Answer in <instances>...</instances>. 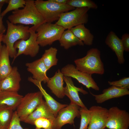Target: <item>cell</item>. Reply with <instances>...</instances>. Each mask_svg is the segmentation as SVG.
<instances>
[{
    "mask_svg": "<svg viewBox=\"0 0 129 129\" xmlns=\"http://www.w3.org/2000/svg\"><path fill=\"white\" fill-rule=\"evenodd\" d=\"M24 7L12 11L8 16V20L15 24L32 25L36 30L39 26L46 22L36 7L35 1L26 0Z\"/></svg>",
    "mask_w": 129,
    "mask_h": 129,
    "instance_id": "cell-1",
    "label": "cell"
},
{
    "mask_svg": "<svg viewBox=\"0 0 129 129\" xmlns=\"http://www.w3.org/2000/svg\"><path fill=\"white\" fill-rule=\"evenodd\" d=\"M100 55V52L98 49H90L85 56L74 60L76 68L81 72L91 75L103 74L105 70Z\"/></svg>",
    "mask_w": 129,
    "mask_h": 129,
    "instance_id": "cell-2",
    "label": "cell"
},
{
    "mask_svg": "<svg viewBox=\"0 0 129 129\" xmlns=\"http://www.w3.org/2000/svg\"><path fill=\"white\" fill-rule=\"evenodd\" d=\"M6 22L7 32L5 34H3L2 42L5 44L10 57L13 58L14 60L17 53L14 47V44L19 40H26L29 38L30 36L29 27L21 24H14L8 20H6Z\"/></svg>",
    "mask_w": 129,
    "mask_h": 129,
    "instance_id": "cell-3",
    "label": "cell"
},
{
    "mask_svg": "<svg viewBox=\"0 0 129 129\" xmlns=\"http://www.w3.org/2000/svg\"><path fill=\"white\" fill-rule=\"evenodd\" d=\"M36 7L42 15L46 22L52 23L59 19L60 15L75 9L67 4H61L51 0L35 1Z\"/></svg>",
    "mask_w": 129,
    "mask_h": 129,
    "instance_id": "cell-4",
    "label": "cell"
},
{
    "mask_svg": "<svg viewBox=\"0 0 129 129\" xmlns=\"http://www.w3.org/2000/svg\"><path fill=\"white\" fill-rule=\"evenodd\" d=\"M65 30L55 23L44 22L38 27L36 30L37 42L39 46L42 47L51 45L59 40Z\"/></svg>",
    "mask_w": 129,
    "mask_h": 129,
    "instance_id": "cell-5",
    "label": "cell"
},
{
    "mask_svg": "<svg viewBox=\"0 0 129 129\" xmlns=\"http://www.w3.org/2000/svg\"><path fill=\"white\" fill-rule=\"evenodd\" d=\"M88 8H77L61 14L55 23L65 30L70 29L78 25L86 23L88 20Z\"/></svg>",
    "mask_w": 129,
    "mask_h": 129,
    "instance_id": "cell-6",
    "label": "cell"
},
{
    "mask_svg": "<svg viewBox=\"0 0 129 129\" xmlns=\"http://www.w3.org/2000/svg\"><path fill=\"white\" fill-rule=\"evenodd\" d=\"M43 96L40 91L28 93L23 97L16 111L20 121H22L36 109L43 101Z\"/></svg>",
    "mask_w": 129,
    "mask_h": 129,
    "instance_id": "cell-7",
    "label": "cell"
},
{
    "mask_svg": "<svg viewBox=\"0 0 129 129\" xmlns=\"http://www.w3.org/2000/svg\"><path fill=\"white\" fill-rule=\"evenodd\" d=\"M30 36L26 40H20L14 44L15 48L18 50L13 62L19 56L23 54L29 55L31 57H35L39 52L40 46L37 41V34L36 30L32 27L29 28Z\"/></svg>",
    "mask_w": 129,
    "mask_h": 129,
    "instance_id": "cell-8",
    "label": "cell"
},
{
    "mask_svg": "<svg viewBox=\"0 0 129 129\" xmlns=\"http://www.w3.org/2000/svg\"><path fill=\"white\" fill-rule=\"evenodd\" d=\"M129 114L116 106L108 110L106 127L109 129H129Z\"/></svg>",
    "mask_w": 129,
    "mask_h": 129,
    "instance_id": "cell-9",
    "label": "cell"
},
{
    "mask_svg": "<svg viewBox=\"0 0 129 129\" xmlns=\"http://www.w3.org/2000/svg\"><path fill=\"white\" fill-rule=\"evenodd\" d=\"M80 108L78 105L70 102L69 105L60 110L53 122L51 129H61L66 124H73L75 118L80 116Z\"/></svg>",
    "mask_w": 129,
    "mask_h": 129,
    "instance_id": "cell-10",
    "label": "cell"
},
{
    "mask_svg": "<svg viewBox=\"0 0 129 129\" xmlns=\"http://www.w3.org/2000/svg\"><path fill=\"white\" fill-rule=\"evenodd\" d=\"M60 70L64 76L75 79L89 89L91 88L97 91L100 90L91 75L80 71L73 64H67L63 67Z\"/></svg>",
    "mask_w": 129,
    "mask_h": 129,
    "instance_id": "cell-11",
    "label": "cell"
},
{
    "mask_svg": "<svg viewBox=\"0 0 129 129\" xmlns=\"http://www.w3.org/2000/svg\"><path fill=\"white\" fill-rule=\"evenodd\" d=\"M89 109L91 118L87 129H105L108 110L101 106L95 105L92 106Z\"/></svg>",
    "mask_w": 129,
    "mask_h": 129,
    "instance_id": "cell-12",
    "label": "cell"
},
{
    "mask_svg": "<svg viewBox=\"0 0 129 129\" xmlns=\"http://www.w3.org/2000/svg\"><path fill=\"white\" fill-rule=\"evenodd\" d=\"M64 80L66 84V86L64 87V94L70 99V102L76 104L81 107L86 108L80 98L78 92H80L84 94H88V92L81 87L75 86L71 77L64 76Z\"/></svg>",
    "mask_w": 129,
    "mask_h": 129,
    "instance_id": "cell-13",
    "label": "cell"
},
{
    "mask_svg": "<svg viewBox=\"0 0 129 129\" xmlns=\"http://www.w3.org/2000/svg\"><path fill=\"white\" fill-rule=\"evenodd\" d=\"M25 65L27 71L32 74L33 78L41 82L47 83L49 78L47 75V70L41 57L27 63Z\"/></svg>",
    "mask_w": 129,
    "mask_h": 129,
    "instance_id": "cell-14",
    "label": "cell"
},
{
    "mask_svg": "<svg viewBox=\"0 0 129 129\" xmlns=\"http://www.w3.org/2000/svg\"><path fill=\"white\" fill-rule=\"evenodd\" d=\"M21 80L17 67H12L9 73L1 80V91L18 92L20 89Z\"/></svg>",
    "mask_w": 129,
    "mask_h": 129,
    "instance_id": "cell-15",
    "label": "cell"
},
{
    "mask_svg": "<svg viewBox=\"0 0 129 129\" xmlns=\"http://www.w3.org/2000/svg\"><path fill=\"white\" fill-rule=\"evenodd\" d=\"M41 118L49 119L52 123L55 118L46 102L44 100L32 113L22 121L34 125L35 120Z\"/></svg>",
    "mask_w": 129,
    "mask_h": 129,
    "instance_id": "cell-16",
    "label": "cell"
},
{
    "mask_svg": "<svg viewBox=\"0 0 129 129\" xmlns=\"http://www.w3.org/2000/svg\"><path fill=\"white\" fill-rule=\"evenodd\" d=\"M91 93L94 97L96 102L100 104L112 98L129 95V89L121 88L111 86L104 89L101 94L95 95L91 92Z\"/></svg>",
    "mask_w": 129,
    "mask_h": 129,
    "instance_id": "cell-17",
    "label": "cell"
},
{
    "mask_svg": "<svg viewBox=\"0 0 129 129\" xmlns=\"http://www.w3.org/2000/svg\"><path fill=\"white\" fill-rule=\"evenodd\" d=\"M105 42L115 53L118 63L120 64H123L125 61L124 55V50L121 39L114 32L111 31L108 35Z\"/></svg>",
    "mask_w": 129,
    "mask_h": 129,
    "instance_id": "cell-18",
    "label": "cell"
},
{
    "mask_svg": "<svg viewBox=\"0 0 129 129\" xmlns=\"http://www.w3.org/2000/svg\"><path fill=\"white\" fill-rule=\"evenodd\" d=\"M28 80L29 81L34 84L39 88L44 97L45 101L55 118L57 116L58 112L60 110L68 105L60 103L54 99L43 88L41 82L34 79L31 77H28Z\"/></svg>",
    "mask_w": 129,
    "mask_h": 129,
    "instance_id": "cell-19",
    "label": "cell"
},
{
    "mask_svg": "<svg viewBox=\"0 0 129 129\" xmlns=\"http://www.w3.org/2000/svg\"><path fill=\"white\" fill-rule=\"evenodd\" d=\"M64 76L59 69L53 76L49 78L47 82V86L52 92L59 98H62L65 96L63 86Z\"/></svg>",
    "mask_w": 129,
    "mask_h": 129,
    "instance_id": "cell-20",
    "label": "cell"
},
{
    "mask_svg": "<svg viewBox=\"0 0 129 129\" xmlns=\"http://www.w3.org/2000/svg\"><path fill=\"white\" fill-rule=\"evenodd\" d=\"M23 96L18 92L6 91L0 92V108H10L16 109L20 104Z\"/></svg>",
    "mask_w": 129,
    "mask_h": 129,
    "instance_id": "cell-21",
    "label": "cell"
},
{
    "mask_svg": "<svg viewBox=\"0 0 129 129\" xmlns=\"http://www.w3.org/2000/svg\"><path fill=\"white\" fill-rule=\"evenodd\" d=\"M70 29L77 38L83 42L84 44L88 46L92 45L94 35L90 30L85 27L84 24L78 25Z\"/></svg>",
    "mask_w": 129,
    "mask_h": 129,
    "instance_id": "cell-22",
    "label": "cell"
},
{
    "mask_svg": "<svg viewBox=\"0 0 129 129\" xmlns=\"http://www.w3.org/2000/svg\"><path fill=\"white\" fill-rule=\"evenodd\" d=\"M58 40L60 46L65 49L77 45H84L83 42L77 38L70 29L64 30Z\"/></svg>",
    "mask_w": 129,
    "mask_h": 129,
    "instance_id": "cell-23",
    "label": "cell"
},
{
    "mask_svg": "<svg viewBox=\"0 0 129 129\" xmlns=\"http://www.w3.org/2000/svg\"><path fill=\"white\" fill-rule=\"evenodd\" d=\"M9 54L5 45H2L0 54V78L1 80L11 72L12 67L10 63Z\"/></svg>",
    "mask_w": 129,
    "mask_h": 129,
    "instance_id": "cell-24",
    "label": "cell"
},
{
    "mask_svg": "<svg viewBox=\"0 0 129 129\" xmlns=\"http://www.w3.org/2000/svg\"><path fill=\"white\" fill-rule=\"evenodd\" d=\"M57 51V48L51 47L45 50L42 55L41 58L47 71L52 67L57 64L58 61L56 57Z\"/></svg>",
    "mask_w": 129,
    "mask_h": 129,
    "instance_id": "cell-25",
    "label": "cell"
},
{
    "mask_svg": "<svg viewBox=\"0 0 129 129\" xmlns=\"http://www.w3.org/2000/svg\"><path fill=\"white\" fill-rule=\"evenodd\" d=\"M10 108H0V129H8L14 112Z\"/></svg>",
    "mask_w": 129,
    "mask_h": 129,
    "instance_id": "cell-26",
    "label": "cell"
},
{
    "mask_svg": "<svg viewBox=\"0 0 129 129\" xmlns=\"http://www.w3.org/2000/svg\"><path fill=\"white\" fill-rule=\"evenodd\" d=\"M66 4L75 8L86 7L96 9L98 8L97 5L91 0H68Z\"/></svg>",
    "mask_w": 129,
    "mask_h": 129,
    "instance_id": "cell-27",
    "label": "cell"
},
{
    "mask_svg": "<svg viewBox=\"0 0 129 129\" xmlns=\"http://www.w3.org/2000/svg\"><path fill=\"white\" fill-rule=\"evenodd\" d=\"M80 113L81 119L79 129H87L90 121L91 114L87 108H80Z\"/></svg>",
    "mask_w": 129,
    "mask_h": 129,
    "instance_id": "cell-28",
    "label": "cell"
},
{
    "mask_svg": "<svg viewBox=\"0 0 129 129\" xmlns=\"http://www.w3.org/2000/svg\"><path fill=\"white\" fill-rule=\"evenodd\" d=\"M26 3V0H9L7 7L1 13V16L3 18L7 13L10 11L17 10L20 8H23Z\"/></svg>",
    "mask_w": 129,
    "mask_h": 129,
    "instance_id": "cell-29",
    "label": "cell"
},
{
    "mask_svg": "<svg viewBox=\"0 0 129 129\" xmlns=\"http://www.w3.org/2000/svg\"><path fill=\"white\" fill-rule=\"evenodd\" d=\"M52 122L49 119L41 118L35 120L34 125L35 126V129H51Z\"/></svg>",
    "mask_w": 129,
    "mask_h": 129,
    "instance_id": "cell-30",
    "label": "cell"
},
{
    "mask_svg": "<svg viewBox=\"0 0 129 129\" xmlns=\"http://www.w3.org/2000/svg\"><path fill=\"white\" fill-rule=\"evenodd\" d=\"M109 85L123 89H129V77H125L118 81H108Z\"/></svg>",
    "mask_w": 129,
    "mask_h": 129,
    "instance_id": "cell-31",
    "label": "cell"
},
{
    "mask_svg": "<svg viewBox=\"0 0 129 129\" xmlns=\"http://www.w3.org/2000/svg\"><path fill=\"white\" fill-rule=\"evenodd\" d=\"M20 120L16 111L14 112L12 119L8 129H29L23 128L20 124Z\"/></svg>",
    "mask_w": 129,
    "mask_h": 129,
    "instance_id": "cell-32",
    "label": "cell"
},
{
    "mask_svg": "<svg viewBox=\"0 0 129 129\" xmlns=\"http://www.w3.org/2000/svg\"><path fill=\"white\" fill-rule=\"evenodd\" d=\"M124 51H129V34L128 33L124 34L121 39Z\"/></svg>",
    "mask_w": 129,
    "mask_h": 129,
    "instance_id": "cell-33",
    "label": "cell"
},
{
    "mask_svg": "<svg viewBox=\"0 0 129 129\" xmlns=\"http://www.w3.org/2000/svg\"><path fill=\"white\" fill-rule=\"evenodd\" d=\"M3 4H0V35L3 34L6 31V28L3 24L2 21L3 18L1 16V11Z\"/></svg>",
    "mask_w": 129,
    "mask_h": 129,
    "instance_id": "cell-34",
    "label": "cell"
},
{
    "mask_svg": "<svg viewBox=\"0 0 129 129\" xmlns=\"http://www.w3.org/2000/svg\"><path fill=\"white\" fill-rule=\"evenodd\" d=\"M51 0L56 3L61 4H66L68 0Z\"/></svg>",
    "mask_w": 129,
    "mask_h": 129,
    "instance_id": "cell-35",
    "label": "cell"
},
{
    "mask_svg": "<svg viewBox=\"0 0 129 129\" xmlns=\"http://www.w3.org/2000/svg\"><path fill=\"white\" fill-rule=\"evenodd\" d=\"M9 0H0V4H3L8 3Z\"/></svg>",
    "mask_w": 129,
    "mask_h": 129,
    "instance_id": "cell-36",
    "label": "cell"
},
{
    "mask_svg": "<svg viewBox=\"0 0 129 129\" xmlns=\"http://www.w3.org/2000/svg\"><path fill=\"white\" fill-rule=\"evenodd\" d=\"M3 34L0 35V45L1 44V42H2V39Z\"/></svg>",
    "mask_w": 129,
    "mask_h": 129,
    "instance_id": "cell-37",
    "label": "cell"
},
{
    "mask_svg": "<svg viewBox=\"0 0 129 129\" xmlns=\"http://www.w3.org/2000/svg\"><path fill=\"white\" fill-rule=\"evenodd\" d=\"M2 46V45H1V44L0 45V52L1 51Z\"/></svg>",
    "mask_w": 129,
    "mask_h": 129,
    "instance_id": "cell-38",
    "label": "cell"
},
{
    "mask_svg": "<svg viewBox=\"0 0 129 129\" xmlns=\"http://www.w3.org/2000/svg\"><path fill=\"white\" fill-rule=\"evenodd\" d=\"M1 80L0 78V92L1 91Z\"/></svg>",
    "mask_w": 129,
    "mask_h": 129,
    "instance_id": "cell-39",
    "label": "cell"
},
{
    "mask_svg": "<svg viewBox=\"0 0 129 129\" xmlns=\"http://www.w3.org/2000/svg\"></svg>",
    "mask_w": 129,
    "mask_h": 129,
    "instance_id": "cell-40",
    "label": "cell"
}]
</instances>
